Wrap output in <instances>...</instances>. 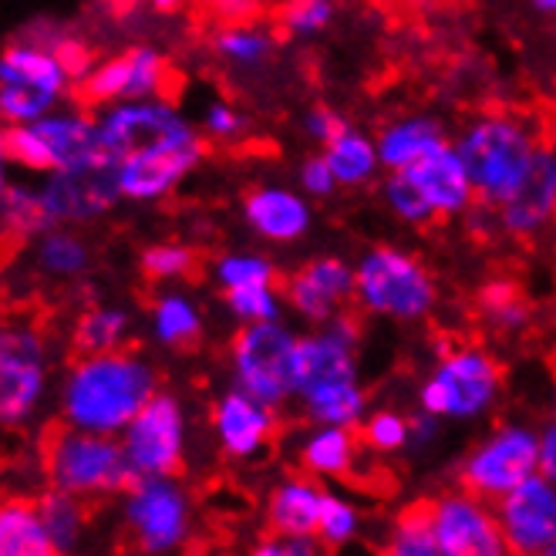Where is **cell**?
<instances>
[{
	"mask_svg": "<svg viewBox=\"0 0 556 556\" xmlns=\"http://www.w3.org/2000/svg\"><path fill=\"white\" fill-rule=\"evenodd\" d=\"M530 4H533V11H536L546 24L556 27V0H530Z\"/></svg>",
	"mask_w": 556,
	"mask_h": 556,
	"instance_id": "53",
	"label": "cell"
},
{
	"mask_svg": "<svg viewBox=\"0 0 556 556\" xmlns=\"http://www.w3.org/2000/svg\"><path fill=\"white\" fill-rule=\"evenodd\" d=\"M301 399L307 415L320 425H348V429H354V421L365 412V391L357 384V378L311 388Z\"/></svg>",
	"mask_w": 556,
	"mask_h": 556,
	"instance_id": "36",
	"label": "cell"
},
{
	"mask_svg": "<svg viewBox=\"0 0 556 556\" xmlns=\"http://www.w3.org/2000/svg\"><path fill=\"white\" fill-rule=\"evenodd\" d=\"M0 556H61L45 530L35 500H0Z\"/></svg>",
	"mask_w": 556,
	"mask_h": 556,
	"instance_id": "27",
	"label": "cell"
},
{
	"mask_svg": "<svg viewBox=\"0 0 556 556\" xmlns=\"http://www.w3.org/2000/svg\"><path fill=\"white\" fill-rule=\"evenodd\" d=\"M122 519L132 546L146 556L173 553L189 536V496L176 476H146L122 493Z\"/></svg>",
	"mask_w": 556,
	"mask_h": 556,
	"instance_id": "11",
	"label": "cell"
},
{
	"mask_svg": "<svg viewBox=\"0 0 556 556\" xmlns=\"http://www.w3.org/2000/svg\"><path fill=\"white\" fill-rule=\"evenodd\" d=\"M230 314L243 324H267V320H280V307H283V293L280 287H250V290H233L223 293Z\"/></svg>",
	"mask_w": 556,
	"mask_h": 556,
	"instance_id": "42",
	"label": "cell"
},
{
	"mask_svg": "<svg viewBox=\"0 0 556 556\" xmlns=\"http://www.w3.org/2000/svg\"><path fill=\"white\" fill-rule=\"evenodd\" d=\"M500 522L513 556H536L556 543V493L546 479L530 476L500 500Z\"/></svg>",
	"mask_w": 556,
	"mask_h": 556,
	"instance_id": "19",
	"label": "cell"
},
{
	"mask_svg": "<svg viewBox=\"0 0 556 556\" xmlns=\"http://www.w3.org/2000/svg\"><path fill=\"white\" fill-rule=\"evenodd\" d=\"M320 536L327 543H351L354 536V509L344 506L341 500H331V496H324V506H320Z\"/></svg>",
	"mask_w": 556,
	"mask_h": 556,
	"instance_id": "45",
	"label": "cell"
},
{
	"mask_svg": "<svg viewBox=\"0 0 556 556\" xmlns=\"http://www.w3.org/2000/svg\"><path fill=\"white\" fill-rule=\"evenodd\" d=\"M21 35H27L30 41H38V45L51 48L64 64H68V72L75 75V85L81 81V75L91 68L94 58H98L94 48L88 45V38L81 35L78 27L61 24V21H54V17H38V21L24 24Z\"/></svg>",
	"mask_w": 556,
	"mask_h": 556,
	"instance_id": "35",
	"label": "cell"
},
{
	"mask_svg": "<svg viewBox=\"0 0 556 556\" xmlns=\"http://www.w3.org/2000/svg\"><path fill=\"white\" fill-rule=\"evenodd\" d=\"M381 556H442L435 533V500H418L395 519V536Z\"/></svg>",
	"mask_w": 556,
	"mask_h": 556,
	"instance_id": "34",
	"label": "cell"
},
{
	"mask_svg": "<svg viewBox=\"0 0 556 556\" xmlns=\"http://www.w3.org/2000/svg\"><path fill=\"white\" fill-rule=\"evenodd\" d=\"M91 243L75 226H51L41 237L30 240V267L35 274L61 283H78L91 270Z\"/></svg>",
	"mask_w": 556,
	"mask_h": 556,
	"instance_id": "24",
	"label": "cell"
},
{
	"mask_svg": "<svg viewBox=\"0 0 556 556\" xmlns=\"http://www.w3.org/2000/svg\"><path fill=\"white\" fill-rule=\"evenodd\" d=\"M38 200L45 210L48 226H85L109 216L118 203L122 192L115 182V169L109 162H94L85 169H64L48 173L38 182Z\"/></svg>",
	"mask_w": 556,
	"mask_h": 556,
	"instance_id": "15",
	"label": "cell"
},
{
	"mask_svg": "<svg viewBox=\"0 0 556 556\" xmlns=\"http://www.w3.org/2000/svg\"><path fill=\"white\" fill-rule=\"evenodd\" d=\"M408 179L418 186V192L425 195V203L432 206L435 219H455L466 216L476 206V189L472 179L466 173V162L455 152V146H442L432 155H425L421 162H415L412 169H405Z\"/></svg>",
	"mask_w": 556,
	"mask_h": 556,
	"instance_id": "20",
	"label": "cell"
},
{
	"mask_svg": "<svg viewBox=\"0 0 556 556\" xmlns=\"http://www.w3.org/2000/svg\"><path fill=\"white\" fill-rule=\"evenodd\" d=\"M213 280L219 293H233L250 287H280L283 274L260 253H223L213 260Z\"/></svg>",
	"mask_w": 556,
	"mask_h": 556,
	"instance_id": "40",
	"label": "cell"
},
{
	"mask_svg": "<svg viewBox=\"0 0 556 556\" xmlns=\"http://www.w3.org/2000/svg\"><path fill=\"white\" fill-rule=\"evenodd\" d=\"M72 98L91 112L142 98H176V68L159 48L128 45L115 54L94 58Z\"/></svg>",
	"mask_w": 556,
	"mask_h": 556,
	"instance_id": "9",
	"label": "cell"
},
{
	"mask_svg": "<svg viewBox=\"0 0 556 556\" xmlns=\"http://www.w3.org/2000/svg\"><path fill=\"white\" fill-rule=\"evenodd\" d=\"M250 556H298V549H293V543H290V536H283V543L280 540H267V543H260Z\"/></svg>",
	"mask_w": 556,
	"mask_h": 556,
	"instance_id": "50",
	"label": "cell"
},
{
	"mask_svg": "<svg viewBox=\"0 0 556 556\" xmlns=\"http://www.w3.org/2000/svg\"><path fill=\"white\" fill-rule=\"evenodd\" d=\"M45 230H51V226H48L41 200H38V186L14 182L4 192V200H0V237L30 243Z\"/></svg>",
	"mask_w": 556,
	"mask_h": 556,
	"instance_id": "38",
	"label": "cell"
},
{
	"mask_svg": "<svg viewBox=\"0 0 556 556\" xmlns=\"http://www.w3.org/2000/svg\"><path fill=\"white\" fill-rule=\"evenodd\" d=\"M226 4H230V0H189V8H195V14L206 17L210 24L226 11Z\"/></svg>",
	"mask_w": 556,
	"mask_h": 556,
	"instance_id": "51",
	"label": "cell"
},
{
	"mask_svg": "<svg viewBox=\"0 0 556 556\" xmlns=\"http://www.w3.org/2000/svg\"><path fill=\"white\" fill-rule=\"evenodd\" d=\"M375 146H378L381 169L405 173L425 155H432L435 149L448 146V132H445V125L432 115H405V118L388 122L378 132Z\"/></svg>",
	"mask_w": 556,
	"mask_h": 556,
	"instance_id": "23",
	"label": "cell"
},
{
	"mask_svg": "<svg viewBox=\"0 0 556 556\" xmlns=\"http://www.w3.org/2000/svg\"><path fill=\"white\" fill-rule=\"evenodd\" d=\"M11 152H8V125L0 122V200H4V192L14 186V176H11Z\"/></svg>",
	"mask_w": 556,
	"mask_h": 556,
	"instance_id": "49",
	"label": "cell"
},
{
	"mask_svg": "<svg viewBox=\"0 0 556 556\" xmlns=\"http://www.w3.org/2000/svg\"><path fill=\"white\" fill-rule=\"evenodd\" d=\"M213 27H216L210 38L213 54L237 72H260L277 54L280 35L274 30V24L240 21V24H213Z\"/></svg>",
	"mask_w": 556,
	"mask_h": 556,
	"instance_id": "26",
	"label": "cell"
},
{
	"mask_svg": "<svg viewBox=\"0 0 556 556\" xmlns=\"http://www.w3.org/2000/svg\"><path fill=\"white\" fill-rule=\"evenodd\" d=\"M334 14V0H280L274 11V30L280 41H307L324 35Z\"/></svg>",
	"mask_w": 556,
	"mask_h": 556,
	"instance_id": "39",
	"label": "cell"
},
{
	"mask_svg": "<svg viewBox=\"0 0 556 556\" xmlns=\"http://www.w3.org/2000/svg\"><path fill=\"white\" fill-rule=\"evenodd\" d=\"M381 200L391 210V216H395L399 223H405V226H429V223H435L432 206L425 203V195L408 179V173H388L384 182H381Z\"/></svg>",
	"mask_w": 556,
	"mask_h": 556,
	"instance_id": "41",
	"label": "cell"
},
{
	"mask_svg": "<svg viewBox=\"0 0 556 556\" xmlns=\"http://www.w3.org/2000/svg\"><path fill=\"white\" fill-rule=\"evenodd\" d=\"M536 556H556V543H553V546H546V549H543V553H536Z\"/></svg>",
	"mask_w": 556,
	"mask_h": 556,
	"instance_id": "54",
	"label": "cell"
},
{
	"mask_svg": "<svg viewBox=\"0 0 556 556\" xmlns=\"http://www.w3.org/2000/svg\"><path fill=\"white\" fill-rule=\"evenodd\" d=\"M553 405H556V395H553Z\"/></svg>",
	"mask_w": 556,
	"mask_h": 556,
	"instance_id": "55",
	"label": "cell"
},
{
	"mask_svg": "<svg viewBox=\"0 0 556 556\" xmlns=\"http://www.w3.org/2000/svg\"><path fill=\"white\" fill-rule=\"evenodd\" d=\"M307 136L314 139V142H320V146H331L334 139H341L348 128H351V122L341 115V112H334V109H327V105H317V109H311V115H307Z\"/></svg>",
	"mask_w": 556,
	"mask_h": 556,
	"instance_id": "47",
	"label": "cell"
},
{
	"mask_svg": "<svg viewBox=\"0 0 556 556\" xmlns=\"http://www.w3.org/2000/svg\"><path fill=\"white\" fill-rule=\"evenodd\" d=\"M476 314L485 327H493L500 334H519L530 327L533 307L527 290L513 280H485L476 290Z\"/></svg>",
	"mask_w": 556,
	"mask_h": 556,
	"instance_id": "29",
	"label": "cell"
},
{
	"mask_svg": "<svg viewBox=\"0 0 556 556\" xmlns=\"http://www.w3.org/2000/svg\"><path fill=\"white\" fill-rule=\"evenodd\" d=\"M301 189L307 195H317V200H327V195L338 189V176L331 169V162L324 159V152L304 159V166H301Z\"/></svg>",
	"mask_w": 556,
	"mask_h": 556,
	"instance_id": "46",
	"label": "cell"
},
{
	"mask_svg": "<svg viewBox=\"0 0 556 556\" xmlns=\"http://www.w3.org/2000/svg\"><path fill=\"white\" fill-rule=\"evenodd\" d=\"M540 469V439L530 429L519 425H506L496 435H489L459 472L463 493L482 500V503H500L509 496L519 482H527Z\"/></svg>",
	"mask_w": 556,
	"mask_h": 556,
	"instance_id": "13",
	"label": "cell"
},
{
	"mask_svg": "<svg viewBox=\"0 0 556 556\" xmlns=\"http://www.w3.org/2000/svg\"><path fill=\"white\" fill-rule=\"evenodd\" d=\"M324 159L331 162L338 186H344V189H357V186L375 182V176L381 169L375 139L362 136L357 128H348L341 139H334L331 146H324Z\"/></svg>",
	"mask_w": 556,
	"mask_h": 556,
	"instance_id": "32",
	"label": "cell"
},
{
	"mask_svg": "<svg viewBox=\"0 0 556 556\" xmlns=\"http://www.w3.org/2000/svg\"><path fill=\"white\" fill-rule=\"evenodd\" d=\"M118 439L136 479L176 476L186 459V415L179 399L169 391H155Z\"/></svg>",
	"mask_w": 556,
	"mask_h": 556,
	"instance_id": "14",
	"label": "cell"
},
{
	"mask_svg": "<svg viewBox=\"0 0 556 556\" xmlns=\"http://www.w3.org/2000/svg\"><path fill=\"white\" fill-rule=\"evenodd\" d=\"M146 8L149 11H155V14H179V11H186L189 8V0H146Z\"/></svg>",
	"mask_w": 556,
	"mask_h": 556,
	"instance_id": "52",
	"label": "cell"
},
{
	"mask_svg": "<svg viewBox=\"0 0 556 556\" xmlns=\"http://www.w3.org/2000/svg\"><path fill=\"white\" fill-rule=\"evenodd\" d=\"M213 429L226 455L247 459V455H256L270 445L277 435V418L270 405L256 402L243 388H233L213 405Z\"/></svg>",
	"mask_w": 556,
	"mask_h": 556,
	"instance_id": "21",
	"label": "cell"
},
{
	"mask_svg": "<svg viewBox=\"0 0 556 556\" xmlns=\"http://www.w3.org/2000/svg\"><path fill=\"white\" fill-rule=\"evenodd\" d=\"M149 327H152V338L162 348L189 351L203 338V311L186 290L159 287V293L149 304Z\"/></svg>",
	"mask_w": 556,
	"mask_h": 556,
	"instance_id": "25",
	"label": "cell"
},
{
	"mask_svg": "<svg viewBox=\"0 0 556 556\" xmlns=\"http://www.w3.org/2000/svg\"><path fill=\"white\" fill-rule=\"evenodd\" d=\"M496 230L509 240H536L556 223V152L553 146H543L536 152V162L509 200L493 210Z\"/></svg>",
	"mask_w": 556,
	"mask_h": 556,
	"instance_id": "18",
	"label": "cell"
},
{
	"mask_svg": "<svg viewBox=\"0 0 556 556\" xmlns=\"http://www.w3.org/2000/svg\"><path fill=\"white\" fill-rule=\"evenodd\" d=\"M41 463L48 485L61 489V493H72L85 503L118 496L136 482V472L125 459L118 435L81 432L64 421L45 435Z\"/></svg>",
	"mask_w": 556,
	"mask_h": 556,
	"instance_id": "4",
	"label": "cell"
},
{
	"mask_svg": "<svg viewBox=\"0 0 556 556\" xmlns=\"http://www.w3.org/2000/svg\"><path fill=\"white\" fill-rule=\"evenodd\" d=\"M357 442H362V435L348 425H324L304 442L301 463L314 476H348L357 455Z\"/></svg>",
	"mask_w": 556,
	"mask_h": 556,
	"instance_id": "33",
	"label": "cell"
},
{
	"mask_svg": "<svg viewBox=\"0 0 556 556\" xmlns=\"http://www.w3.org/2000/svg\"><path fill=\"white\" fill-rule=\"evenodd\" d=\"M54 351L30 317H0V429H24L51 395Z\"/></svg>",
	"mask_w": 556,
	"mask_h": 556,
	"instance_id": "5",
	"label": "cell"
},
{
	"mask_svg": "<svg viewBox=\"0 0 556 556\" xmlns=\"http://www.w3.org/2000/svg\"><path fill=\"white\" fill-rule=\"evenodd\" d=\"M247 226L270 243H298L311 230V206L301 192L283 186H253L243 195Z\"/></svg>",
	"mask_w": 556,
	"mask_h": 556,
	"instance_id": "22",
	"label": "cell"
},
{
	"mask_svg": "<svg viewBox=\"0 0 556 556\" xmlns=\"http://www.w3.org/2000/svg\"><path fill=\"white\" fill-rule=\"evenodd\" d=\"M200 264H203L200 250L189 243H176V240L152 243L139 253V270L155 287H176L182 280H192L200 274Z\"/></svg>",
	"mask_w": 556,
	"mask_h": 556,
	"instance_id": "37",
	"label": "cell"
},
{
	"mask_svg": "<svg viewBox=\"0 0 556 556\" xmlns=\"http://www.w3.org/2000/svg\"><path fill=\"white\" fill-rule=\"evenodd\" d=\"M280 293L293 314L311 324H331L354 304V267L341 256H314L280 280Z\"/></svg>",
	"mask_w": 556,
	"mask_h": 556,
	"instance_id": "16",
	"label": "cell"
},
{
	"mask_svg": "<svg viewBox=\"0 0 556 556\" xmlns=\"http://www.w3.org/2000/svg\"><path fill=\"white\" fill-rule=\"evenodd\" d=\"M128 338H132V314L122 304H105V301L88 304L75 317L72 334H68L75 354L118 351V348H128Z\"/></svg>",
	"mask_w": 556,
	"mask_h": 556,
	"instance_id": "28",
	"label": "cell"
},
{
	"mask_svg": "<svg viewBox=\"0 0 556 556\" xmlns=\"http://www.w3.org/2000/svg\"><path fill=\"white\" fill-rule=\"evenodd\" d=\"M293 351H298V334L290 327L277 320L243 324L230 344L237 388L270 408L287 402L293 395Z\"/></svg>",
	"mask_w": 556,
	"mask_h": 556,
	"instance_id": "12",
	"label": "cell"
},
{
	"mask_svg": "<svg viewBox=\"0 0 556 556\" xmlns=\"http://www.w3.org/2000/svg\"><path fill=\"white\" fill-rule=\"evenodd\" d=\"M155 391L159 371L132 348L75 354L58 381V415L81 432L122 435Z\"/></svg>",
	"mask_w": 556,
	"mask_h": 556,
	"instance_id": "2",
	"label": "cell"
},
{
	"mask_svg": "<svg viewBox=\"0 0 556 556\" xmlns=\"http://www.w3.org/2000/svg\"><path fill=\"white\" fill-rule=\"evenodd\" d=\"M94 115L122 203L152 206L169 200L210 155V139L186 118L176 98L118 102Z\"/></svg>",
	"mask_w": 556,
	"mask_h": 556,
	"instance_id": "1",
	"label": "cell"
},
{
	"mask_svg": "<svg viewBox=\"0 0 556 556\" xmlns=\"http://www.w3.org/2000/svg\"><path fill=\"white\" fill-rule=\"evenodd\" d=\"M324 496L311 482H287L270 496V527L277 536H314Z\"/></svg>",
	"mask_w": 556,
	"mask_h": 556,
	"instance_id": "30",
	"label": "cell"
},
{
	"mask_svg": "<svg viewBox=\"0 0 556 556\" xmlns=\"http://www.w3.org/2000/svg\"><path fill=\"white\" fill-rule=\"evenodd\" d=\"M503 388V368L479 344H455L442 351L435 371L421 384L425 415L476 418L496 402Z\"/></svg>",
	"mask_w": 556,
	"mask_h": 556,
	"instance_id": "10",
	"label": "cell"
},
{
	"mask_svg": "<svg viewBox=\"0 0 556 556\" xmlns=\"http://www.w3.org/2000/svg\"><path fill=\"white\" fill-rule=\"evenodd\" d=\"M203 136L210 142H237L247 136V118L233 102L216 98V102H210L203 112Z\"/></svg>",
	"mask_w": 556,
	"mask_h": 556,
	"instance_id": "44",
	"label": "cell"
},
{
	"mask_svg": "<svg viewBox=\"0 0 556 556\" xmlns=\"http://www.w3.org/2000/svg\"><path fill=\"white\" fill-rule=\"evenodd\" d=\"M8 152L11 162L24 173H64L85 169L94 162H109L102 152V132H98V115L78 102L61 105L45 118L30 125L8 128Z\"/></svg>",
	"mask_w": 556,
	"mask_h": 556,
	"instance_id": "6",
	"label": "cell"
},
{
	"mask_svg": "<svg viewBox=\"0 0 556 556\" xmlns=\"http://www.w3.org/2000/svg\"><path fill=\"white\" fill-rule=\"evenodd\" d=\"M439 287L418 256L378 243L354 264V304L391 320H421L435 311Z\"/></svg>",
	"mask_w": 556,
	"mask_h": 556,
	"instance_id": "8",
	"label": "cell"
},
{
	"mask_svg": "<svg viewBox=\"0 0 556 556\" xmlns=\"http://www.w3.org/2000/svg\"><path fill=\"white\" fill-rule=\"evenodd\" d=\"M435 533L442 556H509L503 522L469 493L435 500Z\"/></svg>",
	"mask_w": 556,
	"mask_h": 556,
	"instance_id": "17",
	"label": "cell"
},
{
	"mask_svg": "<svg viewBox=\"0 0 556 556\" xmlns=\"http://www.w3.org/2000/svg\"><path fill=\"white\" fill-rule=\"evenodd\" d=\"M38 503V513H41V522L45 530L54 543V549L61 556H75L78 546H81V536H85V527H88V509H85V500L72 496V493H61V489H48L45 496L35 500Z\"/></svg>",
	"mask_w": 556,
	"mask_h": 556,
	"instance_id": "31",
	"label": "cell"
},
{
	"mask_svg": "<svg viewBox=\"0 0 556 556\" xmlns=\"http://www.w3.org/2000/svg\"><path fill=\"white\" fill-rule=\"evenodd\" d=\"M365 445L378 448V452H395L408 442L412 435V421L399 412H375L362 429H357Z\"/></svg>",
	"mask_w": 556,
	"mask_h": 556,
	"instance_id": "43",
	"label": "cell"
},
{
	"mask_svg": "<svg viewBox=\"0 0 556 556\" xmlns=\"http://www.w3.org/2000/svg\"><path fill=\"white\" fill-rule=\"evenodd\" d=\"M476 189V203L496 210L527 182L543 142L527 118L513 112H482L452 142Z\"/></svg>",
	"mask_w": 556,
	"mask_h": 556,
	"instance_id": "3",
	"label": "cell"
},
{
	"mask_svg": "<svg viewBox=\"0 0 556 556\" xmlns=\"http://www.w3.org/2000/svg\"><path fill=\"white\" fill-rule=\"evenodd\" d=\"M540 472H543V479L556 482V421L540 439Z\"/></svg>",
	"mask_w": 556,
	"mask_h": 556,
	"instance_id": "48",
	"label": "cell"
},
{
	"mask_svg": "<svg viewBox=\"0 0 556 556\" xmlns=\"http://www.w3.org/2000/svg\"><path fill=\"white\" fill-rule=\"evenodd\" d=\"M553 152H556V146H553Z\"/></svg>",
	"mask_w": 556,
	"mask_h": 556,
	"instance_id": "56",
	"label": "cell"
},
{
	"mask_svg": "<svg viewBox=\"0 0 556 556\" xmlns=\"http://www.w3.org/2000/svg\"><path fill=\"white\" fill-rule=\"evenodd\" d=\"M75 94V75L51 48L17 35L0 48V122L30 125Z\"/></svg>",
	"mask_w": 556,
	"mask_h": 556,
	"instance_id": "7",
	"label": "cell"
}]
</instances>
